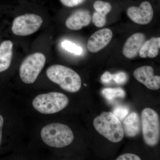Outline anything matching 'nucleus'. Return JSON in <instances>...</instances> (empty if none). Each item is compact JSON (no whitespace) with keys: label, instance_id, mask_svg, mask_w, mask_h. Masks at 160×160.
Here are the masks:
<instances>
[{"label":"nucleus","instance_id":"24","mask_svg":"<svg viewBox=\"0 0 160 160\" xmlns=\"http://www.w3.org/2000/svg\"><path fill=\"white\" fill-rule=\"evenodd\" d=\"M112 80V74L109 72H106L101 77V81L104 84H108Z\"/></svg>","mask_w":160,"mask_h":160},{"label":"nucleus","instance_id":"8","mask_svg":"<svg viewBox=\"0 0 160 160\" xmlns=\"http://www.w3.org/2000/svg\"><path fill=\"white\" fill-rule=\"evenodd\" d=\"M127 15L134 22L139 25L149 24L153 16V10L151 4L145 1L141 3L139 7L132 6L127 9Z\"/></svg>","mask_w":160,"mask_h":160},{"label":"nucleus","instance_id":"15","mask_svg":"<svg viewBox=\"0 0 160 160\" xmlns=\"http://www.w3.org/2000/svg\"><path fill=\"white\" fill-rule=\"evenodd\" d=\"M160 48V38H152L144 42L140 49L139 55L142 58L156 57Z\"/></svg>","mask_w":160,"mask_h":160},{"label":"nucleus","instance_id":"25","mask_svg":"<svg viewBox=\"0 0 160 160\" xmlns=\"http://www.w3.org/2000/svg\"><path fill=\"white\" fill-rule=\"evenodd\" d=\"M4 118L2 114H0V147L2 141L3 130L4 127Z\"/></svg>","mask_w":160,"mask_h":160},{"label":"nucleus","instance_id":"23","mask_svg":"<svg viewBox=\"0 0 160 160\" xmlns=\"http://www.w3.org/2000/svg\"><path fill=\"white\" fill-rule=\"evenodd\" d=\"M141 158L137 155L132 153H125L120 155L117 160H140Z\"/></svg>","mask_w":160,"mask_h":160},{"label":"nucleus","instance_id":"11","mask_svg":"<svg viewBox=\"0 0 160 160\" xmlns=\"http://www.w3.org/2000/svg\"><path fill=\"white\" fill-rule=\"evenodd\" d=\"M145 40L146 37L142 33L137 32L132 34L124 44L122 49L123 55L127 58H134L139 52Z\"/></svg>","mask_w":160,"mask_h":160},{"label":"nucleus","instance_id":"22","mask_svg":"<svg viewBox=\"0 0 160 160\" xmlns=\"http://www.w3.org/2000/svg\"><path fill=\"white\" fill-rule=\"evenodd\" d=\"M86 0H60L61 3L67 7H72L82 4Z\"/></svg>","mask_w":160,"mask_h":160},{"label":"nucleus","instance_id":"17","mask_svg":"<svg viewBox=\"0 0 160 160\" xmlns=\"http://www.w3.org/2000/svg\"><path fill=\"white\" fill-rule=\"evenodd\" d=\"M93 8L96 11L105 16L109 13L112 9L110 3L100 0L95 2L93 4Z\"/></svg>","mask_w":160,"mask_h":160},{"label":"nucleus","instance_id":"14","mask_svg":"<svg viewBox=\"0 0 160 160\" xmlns=\"http://www.w3.org/2000/svg\"><path fill=\"white\" fill-rule=\"evenodd\" d=\"M13 43L9 40L4 41L0 46V72L9 69L11 65Z\"/></svg>","mask_w":160,"mask_h":160},{"label":"nucleus","instance_id":"4","mask_svg":"<svg viewBox=\"0 0 160 160\" xmlns=\"http://www.w3.org/2000/svg\"><path fill=\"white\" fill-rule=\"evenodd\" d=\"M69 103L68 97L61 92H52L39 94L32 101L36 110L44 114H51L62 111Z\"/></svg>","mask_w":160,"mask_h":160},{"label":"nucleus","instance_id":"12","mask_svg":"<svg viewBox=\"0 0 160 160\" xmlns=\"http://www.w3.org/2000/svg\"><path fill=\"white\" fill-rule=\"evenodd\" d=\"M90 12L86 9H79L75 12L66 20V26L73 30L82 29L88 26L91 22Z\"/></svg>","mask_w":160,"mask_h":160},{"label":"nucleus","instance_id":"13","mask_svg":"<svg viewBox=\"0 0 160 160\" xmlns=\"http://www.w3.org/2000/svg\"><path fill=\"white\" fill-rule=\"evenodd\" d=\"M124 135L127 137L137 136L141 132V122L138 115L132 112L124 120L123 125Z\"/></svg>","mask_w":160,"mask_h":160},{"label":"nucleus","instance_id":"6","mask_svg":"<svg viewBox=\"0 0 160 160\" xmlns=\"http://www.w3.org/2000/svg\"><path fill=\"white\" fill-rule=\"evenodd\" d=\"M46 62L45 55L41 52H35L28 56L20 68V77L23 82L27 84L34 83L44 68Z\"/></svg>","mask_w":160,"mask_h":160},{"label":"nucleus","instance_id":"21","mask_svg":"<svg viewBox=\"0 0 160 160\" xmlns=\"http://www.w3.org/2000/svg\"><path fill=\"white\" fill-rule=\"evenodd\" d=\"M112 80H114L117 84L122 85L126 82L127 81V75L123 72L112 74Z\"/></svg>","mask_w":160,"mask_h":160},{"label":"nucleus","instance_id":"7","mask_svg":"<svg viewBox=\"0 0 160 160\" xmlns=\"http://www.w3.org/2000/svg\"><path fill=\"white\" fill-rule=\"evenodd\" d=\"M42 23V19L38 15H23L14 19L12 31L14 34L20 36L29 35L37 31Z\"/></svg>","mask_w":160,"mask_h":160},{"label":"nucleus","instance_id":"5","mask_svg":"<svg viewBox=\"0 0 160 160\" xmlns=\"http://www.w3.org/2000/svg\"><path fill=\"white\" fill-rule=\"evenodd\" d=\"M143 140L148 146H157L160 141V125L158 115L153 109H143L141 114Z\"/></svg>","mask_w":160,"mask_h":160},{"label":"nucleus","instance_id":"1","mask_svg":"<svg viewBox=\"0 0 160 160\" xmlns=\"http://www.w3.org/2000/svg\"><path fill=\"white\" fill-rule=\"evenodd\" d=\"M46 75L50 81L68 92H77L82 86L79 75L73 69L62 65L50 66L46 70Z\"/></svg>","mask_w":160,"mask_h":160},{"label":"nucleus","instance_id":"10","mask_svg":"<svg viewBox=\"0 0 160 160\" xmlns=\"http://www.w3.org/2000/svg\"><path fill=\"white\" fill-rule=\"evenodd\" d=\"M112 32L110 29H103L92 35L87 43V48L92 53L98 52L104 49L111 42Z\"/></svg>","mask_w":160,"mask_h":160},{"label":"nucleus","instance_id":"2","mask_svg":"<svg viewBox=\"0 0 160 160\" xmlns=\"http://www.w3.org/2000/svg\"><path fill=\"white\" fill-rule=\"evenodd\" d=\"M41 137L47 146L56 148L69 146L74 138L69 126L59 123H51L44 126L41 131Z\"/></svg>","mask_w":160,"mask_h":160},{"label":"nucleus","instance_id":"26","mask_svg":"<svg viewBox=\"0 0 160 160\" xmlns=\"http://www.w3.org/2000/svg\"><path fill=\"white\" fill-rule=\"evenodd\" d=\"M84 86H87V85H86V84H84Z\"/></svg>","mask_w":160,"mask_h":160},{"label":"nucleus","instance_id":"19","mask_svg":"<svg viewBox=\"0 0 160 160\" xmlns=\"http://www.w3.org/2000/svg\"><path fill=\"white\" fill-rule=\"evenodd\" d=\"M92 22L97 27L101 28L105 26L106 24V16L95 12L92 15Z\"/></svg>","mask_w":160,"mask_h":160},{"label":"nucleus","instance_id":"18","mask_svg":"<svg viewBox=\"0 0 160 160\" xmlns=\"http://www.w3.org/2000/svg\"><path fill=\"white\" fill-rule=\"evenodd\" d=\"M61 45L63 49L71 53L80 55L82 52V49L80 46L70 41L65 40L62 42Z\"/></svg>","mask_w":160,"mask_h":160},{"label":"nucleus","instance_id":"3","mask_svg":"<svg viewBox=\"0 0 160 160\" xmlns=\"http://www.w3.org/2000/svg\"><path fill=\"white\" fill-rule=\"evenodd\" d=\"M93 125L98 132L112 142H119L124 138L122 123L112 112H104L95 118Z\"/></svg>","mask_w":160,"mask_h":160},{"label":"nucleus","instance_id":"20","mask_svg":"<svg viewBox=\"0 0 160 160\" xmlns=\"http://www.w3.org/2000/svg\"><path fill=\"white\" fill-rule=\"evenodd\" d=\"M128 109L122 107H118L115 108L113 110V114L120 120L122 121L128 114Z\"/></svg>","mask_w":160,"mask_h":160},{"label":"nucleus","instance_id":"16","mask_svg":"<svg viewBox=\"0 0 160 160\" xmlns=\"http://www.w3.org/2000/svg\"><path fill=\"white\" fill-rule=\"evenodd\" d=\"M102 93L109 100L117 98H123L126 96L125 91L121 88H106L102 90Z\"/></svg>","mask_w":160,"mask_h":160},{"label":"nucleus","instance_id":"9","mask_svg":"<svg viewBox=\"0 0 160 160\" xmlns=\"http://www.w3.org/2000/svg\"><path fill=\"white\" fill-rule=\"evenodd\" d=\"M134 78L139 82L144 84L151 90L160 88V77L154 75V69L151 66H145L139 67L133 72Z\"/></svg>","mask_w":160,"mask_h":160}]
</instances>
